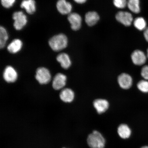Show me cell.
Masks as SVG:
<instances>
[{
  "label": "cell",
  "mask_w": 148,
  "mask_h": 148,
  "mask_svg": "<svg viewBox=\"0 0 148 148\" xmlns=\"http://www.w3.org/2000/svg\"><path fill=\"white\" fill-rule=\"evenodd\" d=\"M87 143L90 148H105L106 140L99 131L94 130L89 134Z\"/></svg>",
  "instance_id": "1"
},
{
  "label": "cell",
  "mask_w": 148,
  "mask_h": 148,
  "mask_svg": "<svg viewBox=\"0 0 148 148\" xmlns=\"http://www.w3.org/2000/svg\"><path fill=\"white\" fill-rule=\"evenodd\" d=\"M49 44L53 50L55 51H60L67 47L68 38L63 34L55 35L49 40Z\"/></svg>",
  "instance_id": "2"
},
{
  "label": "cell",
  "mask_w": 148,
  "mask_h": 148,
  "mask_svg": "<svg viewBox=\"0 0 148 148\" xmlns=\"http://www.w3.org/2000/svg\"><path fill=\"white\" fill-rule=\"evenodd\" d=\"M12 18L14 21V26L16 30H21L27 25V16L21 11L14 12L12 15Z\"/></svg>",
  "instance_id": "3"
},
{
  "label": "cell",
  "mask_w": 148,
  "mask_h": 148,
  "mask_svg": "<svg viewBox=\"0 0 148 148\" xmlns=\"http://www.w3.org/2000/svg\"><path fill=\"white\" fill-rule=\"evenodd\" d=\"M36 78L40 84H46L51 80V73L49 70L45 68H38L36 72Z\"/></svg>",
  "instance_id": "4"
},
{
  "label": "cell",
  "mask_w": 148,
  "mask_h": 148,
  "mask_svg": "<svg viewBox=\"0 0 148 148\" xmlns=\"http://www.w3.org/2000/svg\"><path fill=\"white\" fill-rule=\"evenodd\" d=\"M116 18L118 22L127 27L131 25L133 20V16L130 13L123 11L118 12Z\"/></svg>",
  "instance_id": "5"
},
{
  "label": "cell",
  "mask_w": 148,
  "mask_h": 148,
  "mask_svg": "<svg viewBox=\"0 0 148 148\" xmlns=\"http://www.w3.org/2000/svg\"><path fill=\"white\" fill-rule=\"evenodd\" d=\"M68 20L73 30H78L80 28L82 25V18L79 14L76 13H71L68 14Z\"/></svg>",
  "instance_id": "6"
},
{
  "label": "cell",
  "mask_w": 148,
  "mask_h": 148,
  "mask_svg": "<svg viewBox=\"0 0 148 148\" xmlns=\"http://www.w3.org/2000/svg\"><path fill=\"white\" fill-rule=\"evenodd\" d=\"M118 81L120 87L123 89H128L132 86V77L128 74H121L118 77Z\"/></svg>",
  "instance_id": "7"
},
{
  "label": "cell",
  "mask_w": 148,
  "mask_h": 148,
  "mask_svg": "<svg viewBox=\"0 0 148 148\" xmlns=\"http://www.w3.org/2000/svg\"><path fill=\"white\" fill-rule=\"evenodd\" d=\"M56 7L58 12L63 15L71 13L73 8L71 3L66 0H58L56 3Z\"/></svg>",
  "instance_id": "8"
},
{
  "label": "cell",
  "mask_w": 148,
  "mask_h": 148,
  "mask_svg": "<svg viewBox=\"0 0 148 148\" xmlns=\"http://www.w3.org/2000/svg\"><path fill=\"white\" fill-rule=\"evenodd\" d=\"M131 58L133 62L136 65H142L145 63L147 60V57L145 53L139 50H136L133 52Z\"/></svg>",
  "instance_id": "9"
},
{
  "label": "cell",
  "mask_w": 148,
  "mask_h": 148,
  "mask_svg": "<svg viewBox=\"0 0 148 148\" xmlns=\"http://www.w3.org/2000/svg\"><path fill=\"white\" fill-rule=\"evenodd\" d=\"M3 77L7 82H14L17 79V73L12 66H8L5 68L3 72Z\"/></svg>",
  "instance_id": "10"
},
{
  "label": "cell",
  "mask_w": 148,
  "mask_h": 148,
  "mask_svg": "<svg viewBox=\"0 0 148 148\" xmlns=\"http://www.w3.org/2000/svg\"><path fill=\"white\" fill-rule=\"evenodd\" d=\"M66 77L64 74L59 73L57 74L53 78V86L56 90L61 89L65 86Z\"/></svg>",
  "instance_id": "11"
},
{
  "label": "cell",
  "mask_w": 148,
  "mask_h": 148,
  "mask_svg": "<svg viewBox=\"0 0 148 148\" xmlns=\"http://www.w3.org/2000/svg\"><path fill=\"white\" fill-rule=\"evenodd\" d=\"M93 106L98 113L101 114L108 110L109 103L106 99H98L94 101Z\"/></svg>",
  "instance_id": "12"
},
{
  "label": "cell",
  "mask_w": 148,
  "mask_h": 148,
  "mask_svg": "<svg viewBox=\"0 0 148 148\" xmlns=\"http://www.w3.org/2000/svg\"><path fill=\"white\" fill-rule=\"evenodd\" d=\"M117 133L120 138L123 139H127L130 138L132 134V131L128 125L122 124L118 127Z\"/></svg>",
  "instance_id": "13"
},
{
  "label": "cell",
  "mask_w": 148,
  "mask_h": 148,
  "mask_svg": "<svg viewBox=\"0 0 148 148\" xmlns=\"http://www.w3.org/2000/svg\"><path fill=\"white\" fill-rule=\"evenodd\" d=\"M22 8H23L29 14H33L36 10V3L34 0H24L20 5Z\"/></svg>",
  "instance_id": "14"
},
{
  "label": "cell",
  "mask_w": 148,
  "mask_h": 148,
  "mask_svg": "<svg viewBox=\"0 0 148 148\" xmlns=\"http://www.w3.org/2000/svg\"><path fill=\"white\" fill-rule=\"evenodd\" d=\"M23 46V42L19 39H15L7 46L8 51L11 53H16L21 50Z\"/></svg>",
  "instance_id": "15"
},
{
  "label": "cell",
  "mask_w": 148,
  "mask_h": 148,
  "mask_svg": "<svg viewBox=\"0 0 148 148\" xmlns=\"http://www.w3.org/2000/svg\"><path fill=\"white\" fill-rule=\"evenodd\" d=\"M60 97L62 100L64 102L70 103L73 100L75 94L71 89H64L61 92Z\"/></svg>",
  "instance_id": "16"
},
{
  "label": "cell",
  "mask_w": 148,
  "mask_h": 148,
  "mask_svg": "<svg viewBox=\"0 0 148 148\" xmlns=\"http://www.w3.org/2000/svg\"><path fill=\"white\" fill-rule=\"evenodd\" d=\"M57 60L60 63L61 66L64 69H67L71 65V61L67 54L62 53L59 54L57 57Z\"/></svg>",
  "instance_id": "17"
},
{
  "label": "cell",
  "mask_w": 148,
  "mask_h": 148,
  "mask_svg": "<svg viewBox=\"0 0 148 148\" xmlns=\"http://www.w3.org/2000/svg\"><path fill=\"white\" fill-rule=\"evenodd\" d=\"M99 19V14L95 12H89L87 13L85 16V21L87 25L89 26L95 25Z\"/></svg>",
  "instance_id": "18"
},
{
  "label": "cell",
  "mask_w": 148,
  "mask_h": 148,
  "mask_svg": "<svg viewBox=\"0 0 148 148\" xmlns=\"http://www.w3.org/2000/svg\"><path fill=\"white\" fill-rule=\"evenodd\" d=\"M127 5L131 12L138 14L140 12L139 0H128Z\"/></svg>",
  "instance_id": "19"
},
{
  "label": "cell",
  "mask_w": 148,
  "mask_h": 148,
  "mask_svg": "<svg viewBox=\"0 0 148 148\" xmlns=\"http://www.w3.org/2000/svg\"><path fill=\"white\" fill-rule=\"evenodd\" d=\"M8 39V35L6 29L3 27H0V48L3 49Z\"/></svg>",
  "instance_id": "20"
},
{
  "label": "cell",
  "mask_w": 148,
  "mask_h": 148,
  "mask_svg": "<svg viewBox=\"0 0 148 148\" xmlns=\"http://www.w3.org/2000/svg\"><path fill=\"white\" fill-rule=\"evenodd\" d=\"M134 26L138 30H144L147 28V23L145 20L141 17L136 18L134 20Z\"/></svg>",
  "instance_id": "21"
},
{
  "label": "cell",
  "mask_w": 148,
  "mask_h": 148,
  "mask_svg": "<svg viewBox=\"0 0 148 148\" xmlns=\"http://www.w3.org/2000/svg\"><path fill=\"white\" fill-rule=\"evenodd\" d=\"M138 88L140 91L143 92H148V81L142 80L137 84Z\"/></svg>",
  "instance_id": "22"
},
{
  "label": "cell",
  "mask_w": 148,
  "mask_h": 148,
  "mask_svg": "<svg viewBox=\"0 0 148 148\" xmlns=\"http://www.w3.org/2000/svg\"><path fill=\"white\" fill-rule=\"evenodd\" d=\"M113 3L116 8L123 9L127 5V0H113Z\"/></svg>",
  "instance_id": "23"
},
{
  "label": "cell",
  "mask_w": 148,
  "mask_h": 148,
  "mask_svg": "<svg viewBox=\"0 0 148 148\" xmlns=\"http://www.w3.org/2000/svg\"><path fill=\"white\" fill-rule=\"evenodd\" d=\"M16 0H1V3L2 6L5 8H11L15 3Z\"/></svg>",
  "instance_id": "24"
},
{
  "label": "cell",
  "mask_w": 148,
  "mask_h": 148,
  "mask_svg": "<svg viewBox=\"0 0 148 148\" xmlns=\"http://www.w3.org/2000/svg\"><path fill=\"white\" fill-rule=\"evenodd\" d=\"M141 75L145 80H148V65L144 66L142 68Z\"/></svg>",
  "instance_id": "25"
},
{
  "label": "cell",
  "mask_w": 148,
  "mask_h": 148,
  "mask_svg": "<svg viewBox=\"0 0 148 148\" xmlns=\"http://www.w3.org/2000/svg\"><path fill=\"white\" fill-rule=\"evenodd\" d=\"M144 36L145 39L148 42V27L146 28L144 30Z\"/></svg>",
  "instance_id": "26"
},
{
  "label": "cell",
  "mask_w": 148,
  "mask_h": 148,
  "mask_svg": "<svg viewBox=\"0 0 148 148\" xmlns=\"http://www.w3.org/2000/svg\"><path fill=\"white\" fill-rule=\"evenodd\" d=\"M87 0H74L76 3H79V4H82L86 2Z\"/></svg>",
  "instance_id": "27"
},
{
  "label": "cell",
  "mask_w": 148,
  "mask_h": 148,
  "mask_svg": "<svg viewBox=\"0 0 148 148\" xmlns=\"http://www.w3.org/2000/svg\"><path fill=\"white\" fill-rule=\"evenodd\" d=\"M140 148H148V145L143 146Z\"/></svg>",
  "instance_id": "28"
},
{
  "label": "cell",
  "mask_w": 148,
  "mask_h": 148,
  "mask_svg": "<svg viewBox=\"0 0 148 148\" xmlns=\"http://www.w3.org/2000/svg\"><path fill=\"white\" fill-rule=\"evenodd\" d=\"M147 57L148 58V49H147Z\"/></svg>",
  "instance_id": "29"
},
{
  "label": "cell",
  "mask_w": 148,
  "mask_h": 148,
  "mask_svg": "<svg viewBox=\"0 0 148 148\" xmlns=\"http://www.w3.org/2000/svg\"></svg>",
  "instance_id": "30"
}]
</instances>
